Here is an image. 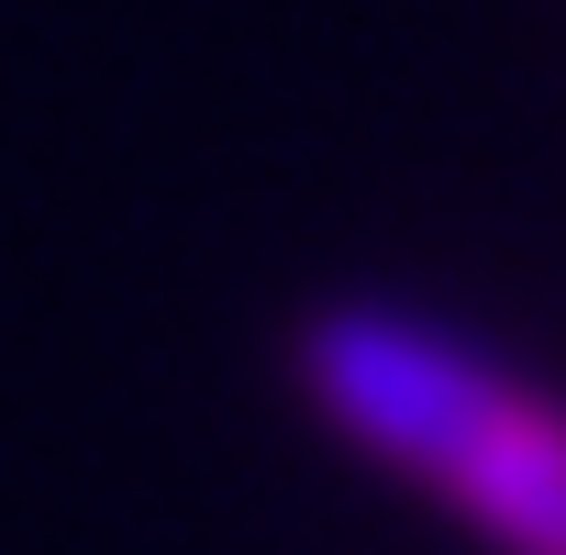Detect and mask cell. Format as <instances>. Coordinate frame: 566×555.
I'll return each instance as SVG.
<instances>
[{
    "instance_id": "6da1fadb",
    "label": "cell",
    "mask_w": 566,
    "mask_h": 555,
    "mask_svg": "<svg viewBox=\"0 0 566 555\" xmlns=\"http://www.w3.org/2000/svg\"><path fill=\"white\" fill-rule=\"evenodd\" d=\"M301 389L345 444L422 478L489 544L566 555V400L555 389H522L478 345L400 323L378 301H345L301 334Z\"/></svg>"
}]
</instances>
